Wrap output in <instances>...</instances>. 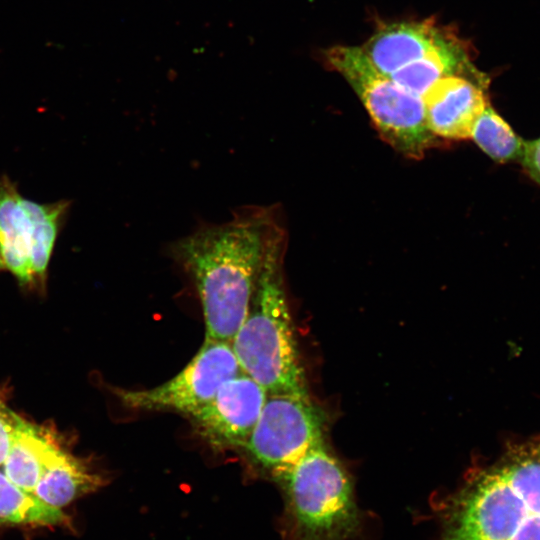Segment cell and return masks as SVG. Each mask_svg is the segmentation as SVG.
Returning <instances> with one entry per match:
<instances>
[{
	"instance_id": "obj_1",
	"label": "cell",
	"mask_w": 540,
	"mask_h": 540,
	"mask_svg": "<svg viewBox=\"0 0 540 540\" xmlns=\"http://www.w3.org/2000/svg\"><path fill=\"white\" fill-rule=\"evenodd\" d=\"M280 208L246 205L218 224L199 225L169 244L168 256L191 277L206 338L231 343L244 321L276 230Z\"/></svg>"
},
{
	"instance_id": "obj_2",
	"label": "cell",
	"mask_w": 540,
	"mask_h": 540,
	"mask_svg": "<svg viewBox=\"0 0 540 540\" xmlns=\"http://www.w3.org/2000/svg\"><path fill=\"white\" fill-rule=\"evenodd\" d=\"M284 223L268 246L248 313L231 341L240 370L268 394L308 395L284 284Z\"/></svg>"
},
{
	"instance_id": "obj_3",
	"label": "cell",
	"mask_w": 540,
	"mask_h": 540,
	"mask_svg": "<svg viewBox=\"0 0 540 540\" xmlns=\"http://www.w3.org/2000/svg\"><path fill=\"white\" fill-rule=\"evenodd\" d=\"M285 499L290 540H350L361 528L351 479L323 443L274 476Z\"/></svg>"
},
{
	"instance_id": "obj_4",
	"label": "cell",
	"mask_w": 540,
	"mask_h": 540,
	"mask_svg": "<svg viewBox=\"0 0 540 540\" xmlns=\"http://www.w3.org/2000/svg\"><path fill=\"white\" fill-rule=\"evenodd\" d=\"M366 108L380 137L407 158L422 159L444 143L429 129L422 98L395 83L371 63L362 48L336 46L326 52Z\"/></svg>"
},
{
	"instance_id": "obj_5",
	"label": "cell",
	"mask_w": 540,
	"mask_h": 540,
	"mask_svg": "<svg viewBox=\"0 0 540 540\" xmlns=\"http://www.w3.org/2000/svg\"><path fill=\"white\" fill-rule=\"evenodd\" d=\"M70 201L37 203L21 195L15 182L0 176V272L25 289L46 290L48 267Z\"/></svg>"
},
{
	"instance_id": "obj_6",
	"label": "cell",
	"mask_w": 540,
	"mask_h": 540,
	"mask_svg": "<svg viewBox=\"0 0 540 540\" xmlns=\"http://www.w3.org/2000/svg\"><path fill=\"white\" fill-rule=\"evenodd\" d=\"M440 540H521L540 524L533 511L495 467L478 472L439 512Z\"/></svg>"
},
{
	"instance_id": "obj_7",
	"label": "cell",
	"mask_w": 540,
	"mask_h": 540,
	"mask_svg": "<svg viewBox=\"0 0 540 540\" xmlns=\"http://www.w3.org/2000/svg\"><path fill=\"white\" fill-rule=\"evenodd\" d=\"M323 417L308 395L268 394L244 450L273 477L323 443Z\"/></svg>"
},
{
	"instance_id": "obj_8",
	"label": "cell",
	"mask_w": 540,
	"mask_h": 540,
	"mask_svg": "<svg viewBox=\"0 0 540 540\" xmlns=\"http://www.w3.org/2000/svg\"><path fill=\"white\" fill-rule=\"evenodd\" d=\"M240 373L231 344L205 338L200 350L173 378L151 389L119 390L116 394L127 408L175 411L189 416Z\"/></svg>"
},
{
	"instance_id": "obj_9",
	"label": "cell",
	"mask_w": 540,
	"mask_h": 540,
	"mask_svg": "<svg viewBox=\"0 0 540 540\" xmlns=\"http://www.w3.org/2000/svg\"><path fill=\"white\" fill-rule=\"evenodd\" d=\"M267 391L244 373L227 380L189 415L196 432L215 449L244 448L261 414Z\"/></svg>"
},
{
	"instance_id": "obj_10",
	"label": "cell",
	"mask_w": 540,
	"mask_h": 540,
	"mask_svg": "<svg viewBox=\"0 0 540 540\" xmlns=\"http://www.w3.org/2000/svg\"><path fill=\"white\" fill-rule=\"evenodd\" d=\"M487 78L452 75L436 82L422 97L427 125L442 141L470 139L486 105Z\"/></svg>"
},
{
	"instance_id": "obj_11",
	"label": "cell",
	"mask_w": 540,
	"mask_h": 540,
	"mask_svg": "<svg viewBox=\"0 0 540 540\" xmlns=\"http://www.w3.org/2000/svg\"><path fill=\"white\" fill-rule=\"evenodd\" d=\"M448 38L432 23H397L384 26L361 48L376 69L390 76Z\"/></svg>"
},
{
	"instance_id": "obj_12",
	"label": "cell",
	"mask_w": 540,
	"mask_h": 540,
	"mask_svg": "<svg viewBox=\"0 0 540 540\" xmlns=\"http://www.w3.org/2000/svg\"><path fill=\"white\" fill-rule=\"evenodd\" d=\"M62 449L49 431L20 417L3 472L18 487L34 492L43 472Z\"/></svg>"
},
{
	"instance_id": "obj_13",
	"label": "cell",
	"mask_w": 540,
	"mask_h": 540,
	"mask_svg": "<svg viewBox=\"0 0 540 540\" xmlns=\"http://www.w3.org/2000/svg\"><path fill=\"white\" fill-rule=\"evenodd\" d=\"M452 75L485 78L471 64L465 47L449 37L424 57L402 67L390 77L407 92L422 98L436 82Z\"/></svg>"
},
{
	"instance_id": "obj_14",
	"label": "cell",
	"mask_w": 540,
	"mask_h": 540,
	"mask_svg": "<svg viewBox=\"0 0 540 540\" xmlns=\"http://www.w3.org/2000/svg\"><path fill=\"white\" fill-rule=\"evenodd\" d=\"M104 484V477L87 460L62 449L43 472L34 493L47 504L61 509Z\"/></svg>"
},
{
	"instance_id": "obj_15",
	"label": "cell",
	"mask_w": 540,
	"mask_h": 540,
	"mask_svg": "<svg viewBox=\"0 0 540 540\" xmlns=\"http://www.w3.org/2000/svg\"><path fill=\"white\" fill-rule=\"evenodd\" d=\"M69 523L62 509L18 487L0 471V525L67 526Z\"/></svg>"
},
{
	"instance_id": "obj_16",
	"label": "cell",
	"mask_w": 540,
	"mask_h": 540,
	"mask_svg": "<svg viewBox=\"0 0 540 540\" xmlns=\"http://www.w3.org/2000/svg\"><path fill=\"white\" fill-rule=\"evenodd\" d=\"M470 139L498 163L520 162L525 140L488 103L475 120Z\"/></svg>"
},
{
	"instance_id": "obj_17",
	"label": "cell",
	"mask_w": 540,
	"mask_h": 540,
	"mask_svg": "<svg viewBox=\"0 0 540 540\" xmlns=\"http://www.w3.org/2000/svg\"><path fill=\"white\" fill-rule=\"evenodd\" d=\"M496 468L530 508L540 514V458L530 448H513Z\"/></svg>"
},
{
	"instance_id": "obj_18",
	"label": "cell",
	"mask_w": 540,
	"mask_h": 540,
	"mask_svg": "<svg viewBox=\"0 0 540 540\" xmlns=\"http://www.w3.org/2000/svg\"><path fill=\"white\" fill-rule=\"evenodd\" d=\"M5 394V390L0 392V466L7 458L20 418L7 407Z\"/></svg>"
},
{
	"instance_id": "obj_19",
	"label": "cell",
	"mask_w": 540,
	"mask_h": 540,
	"mask_svg": "<svg viewBox=\"0 0 540 540\" xmlns=\"http://www.w3.org/2000/svg\"><path fill=\"white\" fill-rule=\"evenodd\" d=\"M519 163L529 177L540 186V137L525 140L524 152Z\"/></svg>"
},
{
	"instance_id": "obj_20",
	"label": "cell",
	"mask_w": 540,
	"mask_h": 540,
	"mask_svg": "<svg viewBox=\"0 0 540 540\" xmlns=\"http://www.w3.org/2000/svg\"><path fill=\"white\" fill-rule=\"evenodd\" d=\"M534 455L540 458V442L536 443L534 446L529 447Z\"/></svg>"
},
{
	"instance_id": "obj_21",
	"label": "cell",
	"mask_w": 540,
	"mask_h": 540,
	"mask_svg": "<svg viewBox=\"0 0 540 540\" xmlns=\"http://www.w3.org/2000/svg\"><path fill=\"white\" fill-rule=\"evenodd\" d=\"M2 391H4V390H2V389L0 388V392H2Z\"/></svg>"
}]
</instances>
